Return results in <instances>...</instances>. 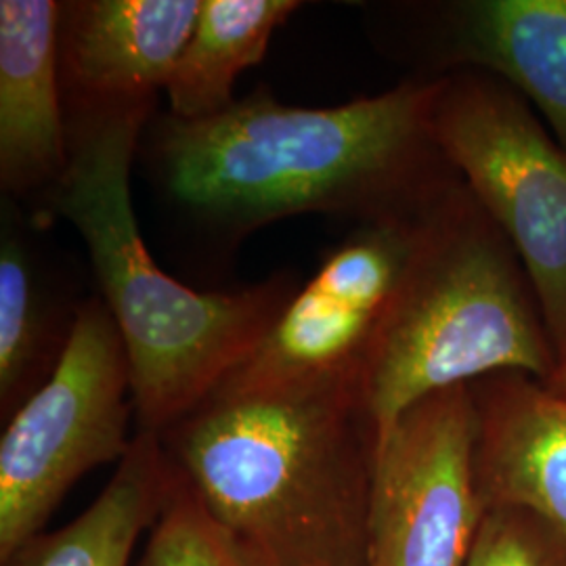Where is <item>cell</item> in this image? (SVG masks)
Returning <instances> with one entry per match:
<instances>
[{
	"mask_svg": "<svg viewBox=\"0 0 566 566\" xmlns=\"http://www.w3.org/2000/svg\"><path fill=\"white\" fill-rule=\"evenodd\" d=\"M439 76L332 107L285 105L256 88L200 122L156 114L139 158L182 217L233 248L301 214L359 224L413 221L462 179L432 124Z\"/></svg>",
	"mask_w": 566,
	"mask_h": 566,
	"instance_id": "6da1fadb",
	"label": "cell"
},
{
	"mask_svg": "<svg viewBox=\"0 0 566 566\" xmlns=\"http://www.w3.org/2000/svg\"><path fill=\"white\" fill-rule=\"evenodd\" d=\"M63 99L70 160L30 217L78 231L126 348L137 430L160 437L242 364L303 282L277 273L238 292H198L168 275L133 203V168L158 97Z\"/></svg>",
	"mask_w": 566,
	"mask_h": 566,
	"instance_id": "7a4b0ae2",
	"label": "cell"
},
{
	"mask_svg": "<svg viewBox=\"0 0 566 566\" xmlns=\"http://www.w3.org/2000/svg\"><path fill=\"white\" fill-rule=\"evenodd\" d=\"M261 566H365L376 428L361 382L212 392L160 434Z\"/></svg>",
	"mask_w": 566,
	"mask_h": 566,
	"instance_id": "3957f363",
	"label": "cell"
},
{
	"mask_svg": "<svg viewBox=\"0 0 566 566\" xmlns=\"http://www.w3.org/2000/svg\"><path fill=\"white\" fill-rule=\"evenodd\" d=\"M558 355L525 264L464 182L418 227L364 376L376 446L409 407L493 374L542 385Z\"/></svg>",
	"mask_w": 566,
	"mask_h": 566,
	"instance_id": "277c9868",
	"label": "cell"
},
{
	"mask_svg": "<svg viewBox=\"0 0 566 566\" xmlns=\"http://www.w3.org/2000/svg\"><path fill=\"white\" fill-rule=\"evenodd\" d=\"M133 378L118 325L86 296L46 382L4 422L0 439V563L41 535L84 474L120 464L133 446Z\"/></svg>",
	"mask_w": 566,
	"mask_h": 566,
	"instance_id": "5b68a950",
	"label": "cell"
},
{
	"mask_svg": "<svg viewBox=\"0 0 566 566\" xmlns=\"http://www.w3.org/2000/svg\"><path fill=\"white\" fill-rule=\"evenodd\" d=\"M434 135L525 264L558 355H566V149L506 82L476 70L439 76Z\"/></svg>",
	"mask_w": 566,
	"mask_h": 566,
	"instance_id": "8992f818",
	"label": "cell"
},
{
	"mask_svg": "<svg viewBox=\"0 0 566 566\" xmlns=\"http://www.w3.org/2000/svg\"><path fill=\"white\" fill-rule=\"evenodd\" d=\"M470 386L409 407L378 441L365 566H465L485 502L474 468Z\"/></svg>",
	"mask_w": 566,
	"mask_h": 566,
	"instance_id": "52a82bcc",
	"label": "cell"
},
{
	"mask_svg": "<svg viewBox=\"0 0 566 566\" xmlns=\"http://www.w3.org/2000/svg\"><path fill=\"white\" fill-rule=\"evenodd\" d=\"M424 217L359 224L348 233L214 392L364 385L371 346Z\"/></svg>",
	"mask_w": 566,
	"mask_h": 566,
	"instance_id": "ba28073f",
	"label": "cell"
},
{
	"mask_svg": "<svg viewBox=\"0 0 566 566\" xmlns=\"http://www.w3.org/2000/svg\"><path fill=\"white\" fill-rule=\"evenodd\" d=\"M401 57L416 76L485 72L512 86L566 149V0L397 4Z\"/></svg>",
	"mask_w": 566,
	"mask_h": 566,
	"instance_id": "9c48e42d",
	"label": "cell"
},
{
	"mask_svg": "<svg viewBox=\"0 0 566 566\" xmlns=\"http://www.w3.org/2000/svg\"><path fill=\"white\" fill-rule=\"evenodd\" d=\"M61 2L0 0V189L39 200L67 168Z\"/></svg>",
	"mask_w": 566,
	"mask_h": 566,
	"instance_id": "30bf717a",
	"label": "cell"
},
{
	"mask_svg": "<svg viewBox=\"0 0 566 566\" xmlns=\"http://www.w3.org/2000/svg\"><path fill=\"white\" fill-rule=\"evenodd\" d=\"M202 0L61 2L63 95L151 99L166 91Z\"/></svg>",
	"mask_w": 566,
	"mask_h": 566,
	"instance_id": "8fae6325",
	"label": "cell"
},
{
	"mask_svg": "<svg viewBox=\"0 0 566 566\" xmlns=\"http://www.w3.org/2000/svg\"><path fill=\"white\" fill-rule=\"evenodd\" d=\"M470 392L485 507H523L566 539V399L514 371L476 380Z\"/></svg>",
	"mask_w": 566,
	"mask_h": 566,
	"instance_id": "7c38bea8",
	"label": "cell"
},
{
	"mask_svg": "<svg viewBox=\"0 0 566 566\" xmlns=\"http://www.w3.org/2000/svg\"><path fill=\"white\" fill-rule=\"evenodd\" d=\"M34 221L2 196L0 413L7 422L60 364L86 298L61 287L32 235Z\"/></svg>",
	"mask_w": 566,
	"mask_h": 566,
	"instance_id": "4fadbf2b",
	"label": "cell"
},
{
	"mask_svg": "<svg viewBox=\"0 0 566 566\" xmlns=\"http://www.w3.org/2000/svg\"><path fill=\"white\" fill-rule=\"evenodd\" d=\"M170 460L160 437L135 432L114 476L78 518L42 531L2 566H128L135 546L160 514Z\"/></svg>",
	"mask_w": 566,
	"mask_h": 566,
	"instance_id": "5bb4252c",
	"label": "cell"
},
{
	"mask_svg": "<svg viewBox=\"0 0 566 566\" xmlns=\"http://www.w3.org/2000/svg\"><path fill=\"white\" fill-rule=\"evenodd\" d=\"M301 7L298 0H202L196 28L164 91L168 114L200 122L227 112L238 102V76L263 61L273 34Z\"/></svg>",
	"mask_w": 566,
	"mask_h": 566,
	"instance_id": "9a60e30c",
	"label": "cell"
},
{
	"mask_svg": "<svg viewBox=\"0 0 566 566\" xmlns=\"http://www.w3.org/2000/svg\"><path fill=\"white\" fill-rule=\"evenodd\" d=\"M170 460V458H168ZM137 566H261L170 462L163 507Z\"/></svg>",
	"mask_w": 566,
	"mask_h": 566,
	"instance_id": "2e32d148",
	"label": "cell"
},
{
	"mask_svg": "<svg viewBox=\"0 0 566 566\" xmlns=\"http://www.w3.org/2000/svg\"><path fill=\"white\" fill-rule=\"evenodd\" d=\"M465 566H566V539L523 507H485Z\"/></svg>",
	"mask_w": 566,
	"mask_h": 566,
	"instance_id": "e0dca14e",
	"label": "cell"
},
{
	"mask_svg": "<svg viewBox=\"0 0 566 566\" xmlns=\"http://www.w3.org/2000/svg\"><path fill=\"white\" fill-rule=\"evenodd\" d=\"M544 386H546L549 392H554V395H558V397L566 399V355L560 359V361H558L556 369H554V374L547 378Z\"/></svg>",
	"mask_w": 566,
	"mask_h": 566,
	"instance_id": "ac0fdd59",
	"label": "cell"
}]
</instances>
